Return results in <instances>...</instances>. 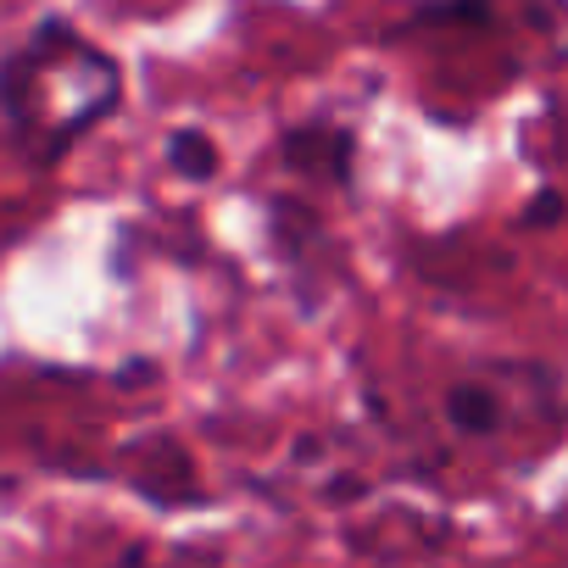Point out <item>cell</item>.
<instances>
[{
    "instance_id": "obj_6",
    "label": "cell",
    "mask_w": 568,
    "mask_h": 568,
    "mask_svg": "<svg viewBox=\"0 0 568 568\" xmlns=\"http://www.w3.org/2000/svg\"><path fill=\"white\" fill-rule=\"evenodd\" d=\"M562 212H568V201H562V190H540L529 206H524V229H557L562 223Z\"/></svg>"
},
{
    "instance_id": "obj_2",
    "label": "cell",
    "mask_w": 568,
    "mask_h": 568,
    "mask_svg": "<svg viewBox=\"0 0 568 568\" xmlns=\"http://www.w3.org/2000/svg\"><path fill=\"white\" fill-rule=\"evenodd\" d=\"M440 407H446V424H452L463 440H490V435H501V424H507V407H501V396H496L485 379H457Z\"/></svg>"
},
{
    "instance_id": "obj_4",
    "label": "cell",
    "mask_w": 568,
    "mask_h": 568,
    "mask_svg": "<svg viewBox=\"0 0 568 568\" xmlns=\"http://www.w3.org/2000/svg\"><path fill=\"white\" fill-rule=\"evenodd\" d=\"M168 168H173L179 179L201 184V179L217 173V145H212L201 129H173V134H168Z\"/></svg>"
},
{
    "instance_id": "obj_1",
    "label": "cell",
    "mask_w": 568,
    "mask_h": 568,
    "mask_svg": "<svg viewBox=\"0 0 568 568\" xmlns=\"http://www.w3.org/2000/svg\"><path fill=\"white\" fill-rule=\"evenodd\" d=\"M278 156L291 173H313V179H329V184H352V162H357V134L341 129V123H296V129H284L278 140Z\"/></svg>"
},
{
    "instance_id": "obj_7",
    "label": "cell",
    "mask_w": 568,
    "mask_h": 568,
    "mask_svg": "<svg viewBox=\"0 0 568 568\" xmlns=\"http://www.w3.org/2000/svg\"><path fill=\"white\" fill-rule=\"evenodd\" d=\"M156 368L151 363H129V368H118V385H140V379H151Z\"/></svg>"
},
{
    "instance_id": "obj_5",
    "label": "cell",
    "mask_w": 568,
    "mask_h": 568,
    "mask_svg": "<svg viewBox=\"0 0 568 568\" xmlns=\"http://www.w3.org/2000/svg\"><path fill=\"white\" fill-rule=\"evenodd\" d=\"M452 23H490V0H424V7L402 23V34H418V29H452Z\"/></svg>"
},
{
    "instance_id": "obj_3",
    "label": "cell",
    "mask_w": 568,
    "mask_h": 568,
    "mask_svg": "<svg viewBox=\"0 0 568 568\" xmlns=\"http://www.w3.org/2000/svg\"><path fill=\"white\" fill-rule=\"evenodd\" d=\"M267 240H273V256L302 267L307 245H324V229H318V212L291 201V195H273L267 201Z\"/></svg>"
}]
</instances>
